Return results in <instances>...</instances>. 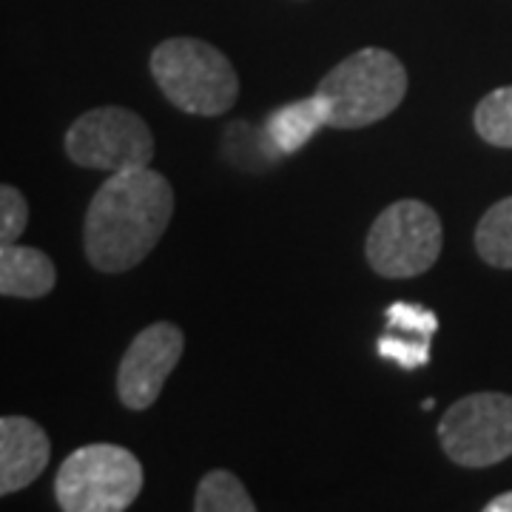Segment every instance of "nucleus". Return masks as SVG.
Wrapping results in <instances>:
<instances>
[{"label":"nucleus","instance_id":"f257e3e1","mask_svg":"<svg viewBox=\"0 0 512 512\" xmlns=\"http://www.w3.org/2000/svg\"><path fill=\"white\" fill-rule=\"evenodd\" d=\"M174 188L151 165L117 171L97 188L83 222L86 259L100 274H126L163 239Z\"/></svg>","mask_w":512,"mask_h":512},{"label":"nucleus","instance_id":"f03ea898","mask_svg":"<svg viewBox=\"0 0 512 512\" xmlns=\"http://www.w3.org/2000/svg\"><path fill=\"white\" fill-rule=\"evenodd\" d=\"M148 69L165 100L185 114L217 117L237 103L239 77L234 63L200 37L163 40L151 52Z\"/></svg>","mask_w":512,"mask_h":512},{"label":"nucleus","instance_id":"7ed1b4c3","mask_svg":"<svg viewBox=\"0 0 512 512\" xmlns=\"http://www.w3.org/2000/svg\"><path fill=\"white\" fill-rule=\"evenodd\" d=\"M316 94L328 103L330 128H365L402 106L407 72L393 52L365 46L333 66Z\"/></svg>","mask_w":512,"mask_h":512},{"label":"nucleus","instance_id":"20e7f679","mask_svg":"<svg viewBox=\"0 0 512 512\" xmlns=\"http://www.w3.org/2000/svg\"><path fill=\"white\" fill-rule=\"evenodd\" d=\"M143 464L117 444H89L60 464L55 478L63 512H123L143 493Z\"/></svg>","mask_w":512,"mask_h":512},{"label":"nucleus","instance_id":"39448f33","mask_svg":"<svg viewBox=\"0 0 512 512\" xmlns=\"http://www.w3.org/2000/svg\"><path fill=\"white\" fill-rule=\"evenodd\" d=\"M444 245L441 217L421 200L387 205L367 234V265L384 279H410L436 265Z\"/></svg>","mask_w":512,"mask_h":512},{"label":"nucleus","instance_id":"423d86ee","mask_svg":"<svg viewBox=\"0 0 512 512\" xmlns=\"http://www.w3.org/2000/svg\"><path fill=\"white\" fill-rule=\"evenodd\" d=\"M63 148L69 160L94 171H134L154 160V137L137 111L123 106H103L80 114L74 120Z\"/></svg>","mask_w":512,"mask_h":512},{"label":"nucleus","instance_id":"0eeeda50","mask_svg":"<svg viewBox=\"0 0 512 512\" xmlns=\"http://www.w3.org/2000/svg\"><path fill=\"white\" fill-rule=\"evenodd\" d=\"M444 456L458 467H493L512 456V396L510 393H470L444 410L439 421Z\"/></svg>","mask_w":512,"mask_h":512},{"label":"nucleus","instance_id":"6e6552de","mask_svg":"<svg viewBox=\"0 0 512 512\" xmlns=\"http://www.w3.org/2000/svg\"><path fill=\"white\" fill-rule=\"evenodd\" d=\"M185 350L183 330L171 322H154L134 336L117 370V396L126 410H148L160 399L168 376Z\"/></svg>","mask_w":512,"mask_h":512},{"label":"nucleus","instance_id":"1a4fd4ad","mask_svg":"<svg viewBox=\"0 0 512 512\" xmlns=\"http://www.w3.org/2000/svg\"><path fill=\"white\" fill-rule=\"evenodd\" d=\"M52 458V441L26 416L0 419V495H12L40 478Z\"/></svg>","mask_w":512,"mask_h":512},{"label":"nucleus","instance_id":"9d476101","mask_svg":"<svg viewBox=\"0 0 512 512\" xmlns=\"http://www.w3.org/2000/svg\"><path fill=\"white\" fill-rule=\"evenodd\" d=\"M57 268L40 248L18 242L0 248V293L9 299H43L55 291Z\"/></svg>","mask_w":512,"mask_h":512},{"label":"nucleus","instance_id":"9b49d317","mask_svg":"<svg viewBox=\"0 0 512 512\" xmlns=\"http://www.w3.org/2000/svg\"><path fill=\"white\" fill-rule=\"evenodd\" d=\"M322 126H328V103L325 97L313 94L308 100H296L291 106L274 111L265 123V137L279 154H293L308 146V140Z\"/></svg>","mask_w":512,"mask_h":512},{"label":"nucleus","instance_id":"f8f14e48","mask_svg":"<svg viewBox=\"0 0 512 512\" xmlns=\"http://www.w3.org/2000/svg\"><path fill=\"white\" fill-rule=\"evenodd\" d=\"M478 256L498 271H512V197L498 200L476 225Z\"/></svg>","mask_w":512,"mask_h":512},{"label":"nucleus","instance_id":"ddd939ff","mask_svg":"<svg viewBox=\"0 0 512 512\" xmlns=\"http://www.w3.org/2000/svg\"><path fill=\"white\" fill-rule=\"evenodd\" d=\"M197 512H254L256 501L245 490V484L228 470H211L202 478L194 495Z\"/></svg>","mask_w":512,"mask_h":512},{"label":"nucleus","instance_id":"4468645a","mask_svg":"<svg viewBox=\"0 0 512 512\" xmlns=\"http://www.w3.org/2000/svg\"><path fill=\"white\" fill-rule=\"evenodd\" d=\"M473 126L484 143L512 148V86H501L478 103Z\"/></svg>","mask_w":512,"mask_h":512},{"label":"nucleus","instance_id":"2eb2a0df","mask_svg":"<svg viewBox=\"0 0 512 512\" xmlns=\"http://www.w3.org/2000/svg\"><path fill=\"white\" fill-rule=\"evenodd\" d=\"M384 319H387L390 330H404V333H413V336H421V339H430L439 330L436 313L424 308V305H410V302H393L384 311Z\"/></svg>","mask_w":512,"mask_h":512},{"label":"nucleus","instance_id":"dca6fc26","mask_svg":"<svg viewBox=\"0 0 512 512\" xmlns=\"http://www.w3.org/2000/svg\"><path fill=\"white\" fill-rule=\"evenodd\" d=\"M29 202L15 185H0V242L12 245L26 231Z\"/></svg>","mask_w":512,"mask_h":512},{"label":"nucleus","instance_id":"f3484780","mask_svg":"<svg viewBox=\"0 0 512 512\" xmlns=\"http://www.w3.org/2000/svg\"><path fill=\"white\" fill-rule=\"evenodd\" d=\"M379 356L390 359L402 367H424L430 359V339H402V336H393V333H384L379 339Z\"/></svg>","mask_w":512,"mask_h":512},{"label":"nucleus","instance_id":"a211bd4d","mask_svg":"<svg viewBox=\"0 0 512 512\" xmlns=\"http://www.w3.org/2000/svg\"><path fill=\"white\" fill-rule=\"evenodd\" d=\"M487 512H512V493H504V495H495L493 501L484 507Z\"/></svg>","mask_w":512,"mask_h":512},{"label":"nucleus","instance_id":"6ab92c4d","mask_svg":"<svg viewBox=\"0 0 512 512\" xmlns=\"http://www.w3.org/2000/svg\"><path fill=\"white\" fill-rule=\"evenodd\" d=\"M421 407H424V410H433V407H436V399H424V404H421Z\"/></svg>","mask_w":512,"mask_h":512}]
</instances>
